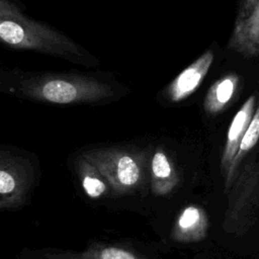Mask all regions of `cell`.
I'll use <instances>...</instances> for the list:
<instances>
[{
  "instance_id": "1",
  "label": "cell",
  "mask_w": 259,
  "mask_h": 259,
  "mask_svg": "<svg viewBox=\"0 0 259 259\" xmlns=\"http://www.w3.org/2000/svg\"><path fill=\"white\" fill-rule=\"evenodd\" d=\"M0 44L13 51L35 53L85 68L100 64L95 55L64 31L29 16L18 0H0Z\"/></svg>"
},
{
  "instance_id": "2",
  "label": "cell",
  "mask_w": 259,
  "mask_h": 259,
  "mask_svg": "<svg viewBox=\"0 0 259 259\" xmlns=\"http://www.w3.org/2000/svg\"><path fill=\"white\" fill-rule=\"evenodd\" d=\"M116 86L111 75L105 72L25 71L0 65V89L39 96L57 104L109 96Z\"/></svg>"
},
{
  "instance_id": "3",
  "label": "cell",
  "mask_w": 259,
  "mask_h": 259,
  "mask_svg": "<svg viewBox=\"0 0 259 259\" xmlns=\"http://www.w3.org/2000/svg\"><path fill=\"white\" fill-rule=\"evenodd\" d=\"M213 59L212 51L208 50L181 71L167 88L169 99L173 102H180L194 93L206 76Z\"/></svg>"
},
{
  "instance_id": "4",
  "label": "cell",
  "mask_w": 259,
  "mask_h": 259,
  "mask_svg": "<svg viewBox=\"0 0 259 259\" xmlns=\"http://www.w3.org/2000/svg\"><path fill=\"white\" fill-rule=\"evenodd\" d=\"M228 48L245 58L259 56V0L246 17L236 19Z\"/></svg>"
},
{
  "instance_id": "5",
  "label": "cell",
  "mask_w": 259,
  "mask_h": 259,
  "mask_svg": "<svg viewBox=\"0 0 259 259\" xmlns=\"http://www.w3.org/2000/svg\"><path fill=\"white\" fill-rule=\"evenodd\" d=\"M255 104H256L255 95L249 96L248 99L243 103V105L237 111V113L234 115L231 121L228 135H227L225 148H224L222 159H221L222 169L224 170V173L226 175V182L229 179L232 164L239 150L241 141L245 135V132L256 109Z\"/></svg>"
},
{
  "instance_id": "6",
  "label": "cell",
  "mask_w": 259,
  "mask_h": 259,
  "mask_svg": "<svg viewBox=\"0 0 259 259\" xmlns=\"http://www.w3.org/2000/svg\"><path fill=\"white\" fill-rule=\"evenodd\" d=\"M208 230V218L205 210L199 205H188L180 212L174 236L179 242L194 243L205 239Z\"/></svg>"
},
{
  "instance_id": "7",
  "label": "cell",
  "mask_w": 259,
  "mask_h": 259,
  "mask_svg": "<svg viewBox=\"0 0 259 259\" xmlns=\"http://www.w3.org/2000/svg\"><path fill=\"white\" fill-rule=\"evenodd\" d=\"M240 78L237 74H228L217 80L207 90L203 108L208 114H217L231 102L238 89Z\"/></svg>"
},
{
  "instance_id": "8",
  "label": "cell",
  "mask_w": 259,
  "mask_h": 259,
  "mask_svg": "<svg viewBox=\"0 0 259 259\" xmlns=\"http://www.w3.org/2000/svg\"><path fill=\"white\" fill-rule=\"evenodd\" d=\"M259 140V103L257 108L254 111V114L251 118V121L245 132V135L241 141L239 150L237 152V155L233 161L232 164V168H231V172H230V176L228 181L226 182V185L229 186V184L231 183V180L234 176V173L236 171V169L238 168L240 162L242 161L243 157L257 144Z\"/></svg>"
},
{
  "instance_id": "9",
  "label": "cell",
  "mask_w": 259,
  "mask_h": 259,
  "mask_svg": "<svg viewBox=\"0 0 259 259\" xmlns=\"http://www.w3.org/2000/svg\"><path fill=\"white\" fill-rule=\"evenodd\" d=\"M152 171L158 180L159 189L162 192L169 191L177 182L174 169L169 159L163 152H157L152 160Z\"/></svg>"
},
{
  "instance_id": "10",
  "label": "cell",
  "mask_w": 259,
  "mask_h": 259,
  "mask_svg": "<svg viewBox=\"0 0 259 259\" xmlns=\"http://www.w3.org/2000/svg\"><path fill=\"white\" fill-rule=\"evenodd\" d=\"M140 176V170L135 162L128 156H123L117 163V177L123 185H134Z\"/></svg>"
},
{
  "instance_id": "11",
  "label": "cell",
  "mask_w": 259,
  "mask_h": 259,
  "mask_svg": "<svg viewBox=\"0 0 259 259\" xmlns=\"http://www.w3.org/2000/svg\"><path fill=\"white\" fill-rule=\"evenodd\" d=\"M83 186L86 192L92 197H97L101 195L105 190V185L103 184V182H101L97 178H93L89 176L84 178Z\"/></svg>"
},
{
  "instance_id": "12",
  "label": "cell",
  "mask_w": 259,
  "mask_h": 259,
  "mask_svg": "<svg viewBox=\"0 0 259 259\" xmlns=\"http://www.w3.org/2000/svg\"><path fill=\"white\" fill-rule=\"evenodd\" d=\"M102 259H136L131 253L118 248H106L101 252Z\"/></svg>"
},
{
  "instance_id": "13",
  "label": "cell",
  "mask_w": 259,
  "mask_h": 259,
  "mask_svg": "<svg viewBox=\"0 0 259 259\" xmlns=\"http://www.w3.org/2000/svg\"><path fill=\"white\" fill-rule=\"evenodd\" d=\"M15 182L10 174L0 170V193L10 192L14 189Z\"/></svg>"
},
{
  "instance_id": "14",
  "label": "cell",
  "mask_w": 259,
  "mask_h": 259,
  "mask_svg": "<svg viewBox=\"0 0 259 259\" xmlns=\"http://www.w3.org/2000/svg\"><path fill=\"white\" fill-rule=\"evenodd\" d=\"M257 0H239V10L237 19H242L248 15Z\"/></svg>"
}]
</instances>
